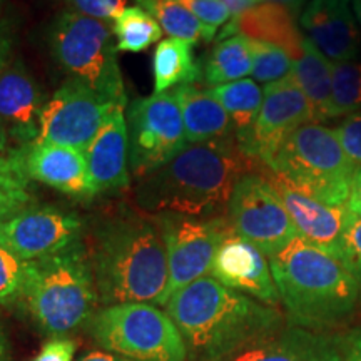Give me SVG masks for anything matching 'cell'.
I'll list each match as a JSON object with an SVG mask.
<instances>
[{"mask_svg":"<svg viewBox=\"0 0 361 361\" xmlns=\"http://www.w3.org/2000/svg\"><path fill=\"white\" fill-rule=\"evenodd\" d=\"M85 326L99 346L133 361H188L183 335L156 305L102 306Z\"/></svg>","mask_w":361,"mask_h":361,"instance_id":"8","label":"cell"},{"mask_svg":"<svg viewBox=\"0 0 361 361\" xmlns=\"http://www.w3.org/2000/svg\"><path fill=\"white\" fill-rule=\"evenodd\" d=\"M221 2L231 12V19H238L239 16H243V13L259 4L258 0H221Z\"/></svg>","mask_w":361,"mask_h":361,"instance_id":"43","label":"cell"},{"mask_svg":"<svg viewBox=\"0 0 361 361\" xmlns=\"http://www.w3.org/2000/svg\"><path fill=\"white\" fill-rule=\"evenodd\" d=\"M361 111V62H331V117Z\"/></svg>","mask_w":361,"mask_h":361,"instance_id":"30","label":"cell"},{"mask_svg":"<svg viewBox=\"0 0 361 361\" xmlns=\"http://www.w3.org/2000/svg\"><path fill=\"white\" fill-rule=\"evenodd\" d=\"M30 204H32V197H11V200H0V224Z\"/></svg>","mask_w":361,"mask_h":361,"instance_id":"41","label":"cell"},{"mask_svg":"<svg viewBox=\"0 0 361 361\" xmlns=\"http://www.w3.org/2000/svg\"><path fill=\"white\" fill-rule=\"evenodd\" d=\"M4 2H6V0H0V8H2V6H4Z\"/></svg>","mask_w":361,"mask_h":361,"instance_id":"49","label":"cell"},{"mask_svg":"<svg viewBox=\"0 0 361 361\" xmlns=\"http://www.w3.org/2000/svg\"><path fill=\"white\" fill-rule=\"evenodd\" d=\"M252 72L251 42L246 35L234 34L219 39L204 64V79L214 85L245 79Z\"/></svg>","mask_w":361,"mask_h":361,"instance_id":"27","label":"cell"},{"mask_svg":"<svg viewBox=\"0 0 361 361\" xmlns=\"http://www.w3.org/2000/svg\"><path fill=\"white\" fill-rule=\"evenodd\" d=\"M112 24L80 13H59L51 25V52L69 79L92 89L107 102L128 107L117 62Z\"/></svg>","mask_w":361,"mask_h":361,"instance_id":"7","label":"cell"},{"mask_svg":"<svg viewBox=\"0 0 361 361\" xmlns=\"http://www.w3.org/2000/svg\"><path fill=\"white\" fill-rule=\"evenodd\" d=\"M78 361H133V360L116 353H107V351H90V353H85L80 356Z\"/></svg>","mask_w":361,"mask_h":361,"instance_id":"44","label":"cell"},{"mask_svg":"<svg viewBox=\"0 0 361 361\" xmlns=\"http://www.w3.org/2000/svg\"><path fill=\"white\" fill-rule=\"evenodd\" d=\"M211 92L231 117L236 141L241 144L250 135L252 126L258 119L263 106L264 89H261L255 79H241L214 85L211 87Z\"/></svg>","mask_w":361,"mask_h":361,"instance_id":"26","label":"cell"},{"mask_svg":"<svg viewBox=\"0 0 361 361\" xmlns=\"http://www.w3.org/2000/svg\"><path fill=\"white\" fill-rule=\"evenodd\" d=\"M16 151V147H12L11 139H8V134L4 124L0 123V157H6Z\"/></svg>","mask_w":361,"mask_h":361,"instance_id":"45","label":"cell"},{"mask_svg":"<svg viewBox=\"0 0 361 361\" xmlns=\"http://www.w3.org/2000/svg\"><path fill=\"white\" fill-rule=\"evenodd\" d=\"M11 197H32L30 178L24 166V147L0 157V200Z\"/></svg>","mask_w":361,"mask_h":361,"instance_id":"33","label":"cell"},{"mask_svg":"<svg viewBox=\"0 0 361 361\" xmlns=\"http://www.w3.org/2000/svg\"><path fill=\"white\" fill-rule=\"evenodd\" d=\"M343 151L353 162L355 168H361V111L346 117L335 129Z\"/></svg>","mask_w":361,"mask_h":361,"instance_id":"36","label":"cell"},{"mask_svg":"<svg viewBox=\"0 0 361 361\" xmlns=\"http://www.w3.org/2000/svg\"><path fill=\"white\" fill-rule=\"evenodd\" d=\"M154 219L159 226L168 256L169 301L174 293L211 273L216 252L231 231V226L226 216L191 218L168 213L156 214Z\"/></svg>","mask_w":361,"mask_h":361,"instance_id":"10","label":"cell"},{"mask_svg":"<svg viewBox=\"0 0 361 361\" xmlns=\"http://www.w3.org/2000/svg\"><path fill=\"white\" fill-rule=\"evenodd\" d=\"M343 261L361 276V216L350 209L343 226Z\"/></svg>","mask_w":361,"mask_h":361,"instance_id":"35","label":"cell"},{"mask_svg":"<svg viewBox=\"0 0 361 361\" xmlns=\"http://www.w3.org/2000/svg\"><path fill=\"white\" fill-rule=\"evenodd\" d=\"M0 361H11V353H8V343L0 328Z\"/></svg>","mask_w":361,"mask_h":361,"instance_id":"47","label":"cell"},{"mask_svg":"<svg viewBox=\"0 0 361 361\" xmlns=\"http://www.w3.org/2000/svg\"><path fill=\"white\" fill-rule=\"evenodd\" d=\"M137 6L151 13L159 22L162 32L171 37L197 44L200 40L209 42L214 39L216 30L202 24L180 0H135Z\"/></svg>","mask_w":361,"mask_h":361,"instance_id":"28","label":"cell"},{"mask_svg":"<svg viewBox=\"0 0 361 361\" xmlns=\"http://www.w3.org/2000/svg\"><path fill=\"white\" fill-rule=\"evenodd\" d=\"M94 278L99 303H168L166 246L154 218L121 211L99 221L92 236Z\"/></svg>","mask_w":361,"mask_h":361,"instance_id":"2","label":"cell"},{"mask_svg":"<svg viewBox=\"0 0 361 361\" xmlns=\"http://www.w3.org/2000/svg\"><path fill=\"white\" fill-rule=\"evenodd\" d=\"M301 25L329 62L353 61L358 52V30L350 0H311L301 16Z\"/></svg>","mask_w":361,"mask_h":361,"instance_id":"21","label":"cell"},{"mask_svg":"<svg viewBox=\"0 0 361 361\" xmlns=\"http://www.w3.org/2000/svg\"><path fill=\"white\" fill-rule=\"evenodd\" d=\"M116 107L87 85L67 79L45 101L35 142L75 147L85 152Z\"/></svg>","mask_w":361,"mask_h":361,"instance_id":"12","label":"cell"},{"mask_svg":"<svg viewBox=\"0 0 361 361\" xmlns=\"http://www.w3.org/2000/svg\"><path fill=\"white\" fill-rule=\"evenodd\" d=\"M256 173L268 179L271 186L276 189L295 224L298 238L343 259V226L348 207L328 206L314 200L266 164H261Z\"/></svg>","mask_w":361,"mask_h":361,"instance_id":"15","label":"cell"},{"mask_svg":"<svg viewBox=\"0 0 361 361\" xmlns=\"http://www.w3.org/2000/svg\"><path fill=\"white\" fill-rule=\"evenodd\" d=\"M192 45L176 37L161 40L152 56L154 94L168 92L179 85L196 84L201 79V66L194 59Z\"/></svg>","mask_w":361,"mask_h":361,"instance_id":"25","label":"cell"},{"mask_svg":"<svg viewBox=\"0 0 361 361\" xmlns=\"http://www.w3.org/2000/svg\"><path fill=\"white\" fill-rule=\"evenodd\" d=\"M234 34H243L247 39L276 45L290 54L293 62L303 54L306 39L298 29L295 16L288 8L274 2H259L238 19H231L226 24L219 39Z\"/></svg>","mask_w":361,"mask_h":361,"instance_id":"22","label":"cell"},{"mask_svg":"<svg viewBox=\"0 0 361 361\" xmlns=\"http://www.w3.org/2000/svg\"><path fill=\"white\" fill-rule=\"evenodd\" d=\"M268 2H274L278 4V6H283L284 8H288L293 16H296V13L303 8L306 0H268Z\"/></svg>","mask_w":361,"mask_h":361,"instance_id":"46","label":"cell"},{"mask_svg":"<svg viewBox=\"0 0 361 361\" xmlns=\"http://www.w3.org/2000/svg\"><path fill=\"white\" fill-rule=\"evenodd\" d=\"M27 261L0 245V306L19 303L24 291Z\"/></svg>","mask_w":361,"mask_h":361,"instance_id":"32","label":"cell"},{"mask_svg":"<svg viewBox=\"0 0 361 361\" xmlns=\"http://www.w3.org/2000/svg\"><path fill=\"white\" fill-rule=\"evenodd\" d=\"M261 164L236 137L188 142L173 159L139 178L134 197L147 213L218 218L228 213L238 180Z\"/></svg>","mask_w":361,"mask_h":361,"instance_id":"1","label":"cell"},{"mask_svg":"<svg viewBox=\"0 0 361 361\" xmlns=\"http://www.w3.org/2000/svg\"><path fill=\"white\" fill-rule=\"evenodd\" d=\"M353 11H355L356 19H358V22H360V27H361V0H353Z\"/></svg>","mask_w":361,"mask_h":361,"instance_id":"48","label":"cell"},{"mask_svg":"<svg viewBox=\"0 0 361 361\" xmlns=\"http://www.w3.org/2000/svg\"><path fill=\"white\" fill-rule=\"evenodd\" d=\"M211 276L224 286L245 293L264 305L278 306L281 303L268 256L250 241L238 236L233 229L216 252Z\"/></svg>","mask_w":361,"mask_h":361,"instance_id":"16","label":"cell"},{"mask_svg":"<svg viewBox=\"0 0 361 361\" xmlns=\"http://www.w3.org/2000/svg\"><path fill=\"white\" fill-rule=\"evenodd\" d=\"M20 303L45 335L66 336L92 318L99 305L92 261L82 241L27 261Z\"/></svg>","mask_w":361,"mask_h":361,"instance_id":"5","label":"cell"},{"mask_svg":"<svg viewBox=\"0 0 361 361\" xmlns=\"http://www.w3.org/2000/svg\"><path fill=\"white\" fill-rule=\"evenodd\" d=\"M188 142H209L236 137L231 117L224 111L211 89L200 84H186L174 89Z\"/></svg>","mask_w":361,"mask_h":361,"instance_id":"23","label":"cell"},{"mask_svg":"<svg viewBox=\"0 0 361 361\" xmlns=\"http://www.w3.org/2000/svg\"><path fill=\"white\" fill-rule=\"evenodd\" d=\"M82 228L72 211L30 204L0 224V245L20 259L34 261L79 243Z\"/></svg>","mask_w":361,"mask_h":361,"instance_id":"13","label":"cell"},{"mask_svg":"<svg viewBox=\"0 0 361 361\" xmlns=\"http://www.w3.org/2000/svg\"><path fill=\"white\" fill-rule=\"evenodd\" d=\"M251 54H252V79L261 84H271L291 75L293 59L290 54L284 52L283 49L271 45L261 40H252Z\"/></svg>","mask_w":361,"mask_h":361,"instance_id":"31","label":"cell"},{"mask_svg":"<svg viewBox=\"0 0 361 361\" xmlns=\"http://www.w3.org/2000/svg\"><path fill=\"white\" fill-rule=\"evenodd\" d=\"M266 166L328 206H346L356 173L336 130L319 123L293 130Z\"/></svg>","mask_w":361,"mask_h":361,"instance_id":"6","label":"cell"},{"mask_svg":"<svg viewBox=\"0 0 361 361\" xmlns=\"http://www.w3.org/2000/svg\"><path fill=\"white\" fill-rule=\"evenodd\" d=\"M226 218L238 236L255 245L268 258L298 238L276 189L259 173H250L238 180Z\"/></svg>","mask_w":361,"mask_h":361,"instance_id":"11","label":"cell"},{"mask_svg":"<svg viewBox=\"0 0 361 361\" xmlns=\"http://www.w3.org/2000/svg\"><path fill=\"white\" fill-rule=\"evenodd\" d=\"M129 168L142 178L161 168L186 146L183 112L174 89L135 99L128 106Z\"/></svg>","mask_w":361,"mask_h":361,"instance_id":"9","label":"cell"},{"mask_svg":"<svg viewBox=\"0 0 361 361\" xmlns=\"http://www.w3.org/2000/svg\"><path fill=\"white\" fill-rule=\"evenodd\" d=\"M126 107L117 106L85 149L92 196L129 186V137Z\"/></svg>","mask_w":361,"mask_h":361,"instance_id":"19","label":"cell"},{"mask_svg":"<svg viewBox=\"0 0 361 361\" xmlns=\"http://www.w3.org/2000/svg\"><path fill=\"white\" fill-rule=\"evenodd\" d=\"M314 123L310 101L296 80L288 75L264 85L263 106L251 133L243 141V151L268 164L284 139L300 126Z\"/></svg>","mask_w":361,"mask_h":361,"instance_id":"14","label":"cell"},{"mask_svg":"<svg viewBox=\"0 0 361 361\" xmlns=\"http://www.w3.org/2000/svg\"><path fill=\"white\" fill-rule=\"evenodd\" d=\"M348 209L361 216V168L356 169L351 183V192L348 200Z\"/></svg>","mask_w":361,"mask_h":361,"instance_id":"42","label":"cell"},{"mask_svg":"<svg viewBox=\"0 0 361 361\" xmlns=\"http://www.w3.org/2000/svg\"><path fill=\"white\" fill-rule=\"evenodd\" d=\"M13 47V34L7 22H0V74L11 64V54Z\"/></svg>","mask_w":361,"mask_h":361,"instance_id":"39","label":"cell"},{"mask_svg":"<svg viewBox=\"0 0 361 361\" xmlns=\"http://www.w3.org/2000/svg\"><path fill=\"white\" fill-rule=\"evenodd\" d=\"M279 300L295 326L319 329L353 311L360 286L345 261L301 238L269 256Z\"/></svg>","mask_w":361,"mask_h":361,"instance_id":"4","label":"cell"},{"mask_svg":"<svg viewBox=\"0 0 361 361\" xmlns=\"http://www.w3.org/2000/svg\"><path fill=\"white\" fill-rule=\"evenodd\" d=\"M341 361H361V329L340 340Z\"/></svg>","mask_w":361,"mask_h":361,"instance_id":"40","label":"cell"},{"mask_svg":"<svg viewBox=\"0 0 361 361\" xmlns=\"http://www.w3.org/2000/svg\"><path fill=\"white\" fill-rule=\"evenodd\" d=\"M112 32L117 39V51L144 52L154 45L162 35V27L141 6L126 7L112 22Z\"/></svg>","mask_w":361,"mask_h":361,"instance_id":"29","label":"cell"},{"mask_svg":"<svg viewBox=\"0 0 361 361\" xmlns=\"http://www.w3.org/2000/svg\"><path fill=\"white\" fill-rule=\"evenodd\" d=\"M219 361H341V348L335 338L283 324L252 338Z\"/></svg>","mask_w":361,"mask_h":361,"instance_id":"18","label":"cell"},{"mask_svg":"<svg viewBox=\"0 0 361 361\" xmlns=\"http://www.w3.org/2000/svg\"><path fill=\"white\" fill-rule=\"evenodd\" d=\"M258 2H268V0H258Z\"/></svg>","mask_w":361,"mask_h":361,"instance_id":"50","label":"cell"},{"mask_svg":"<svg viewBox=\"0 0 361 361\" xmlns=\"http://www.w3.org/2000/svg\"><path fill=\"white\" fill-rule=\"evenodd\" d=\"M75 350H78V343L72 338L56 336L44 343L32 361H72Z\"/></svg>","mask_w":361,"mask_h":361,"instance_id":"38","label":"cell"},{"mask_svg":"<svg viewBox=\"0 0 361 361\" xmlns=\"http://www.w3.org/2000/svg\"><path fill=\"white\" fill-rule=\"evenodd\" d=\"M166 311L186 343L189 361H219L283 326V314L255 298L204 276L169 298Z\"/></svg>","mask_w":361,"mask_h":361,"instance_id":"3","label":"cell"},{"mask_svg":"<svg viewBox=\"0 0 361 361\" xmlns=\"http://www.w3.org/2000/svg\"><path fill=\"white\" fill-rule=\"evenodd\" d=\"M71 12L112 24L128 7L129 0H62Z\"/></svg>","mask_w":361,"mask_h":361,"instance_id":"34","label":"cell"},{"mask_svg":"<svg viewBox=\"0 0 361 361\" xmlns=\"http://www.w3.org/2000/svg\"><path fill=\"white\" fill-rule=\"evenodd\" d=\"M24 166L30 180H37L72 197H94L85 152L80 149L34 142L24 147Z\"/></svg>","mask_w":361,"mask_h":361,"instance_id":"20","label":"cell"},{"mask_svg":"<svg viewBox=\"0 0 361 361\" xmlns=\"http://www.w3.org/2000/svg\"><path fill=\"white\" fill-rule=\"evenodd\" d=\"M45 101L42 90L20 59L0 74V123L17 149L37 141Z\"/></svg>","mask_w":361,"mask_h":361,"instance_id":"17","label":"cell"},{"mask_svg":"<svg viewBox=\"0 0 361 361\" xmlns=\"http://www.w3.org/2000/svg\"><path fill=\"white\" fill-rule=\"evenodd\" d=\"M291 78L310 101L314 123L331 119V62L308 37L301 57L293 62Z\"/></svg>","mask_w":361,"mask_h":361,"instance_id":"24","label":"cell"},{"mask_svg":"<svg viewBox=\"0 0 361 361\" xmlns=\"http://www.w3.org/2000/svg\"><path fill=\"white\" fill-rule=\"evenodd\" d=\"M180 2L200 19L202 24L218 30L231 20V12L221 0H180Z\"/></svg>","mask_w":361,"mask_h":361,"instance_id":"37","label":"cell"}]
</instances>
